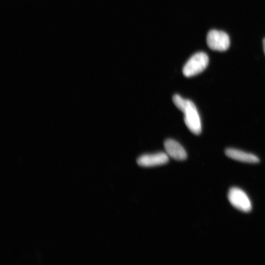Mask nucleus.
Segmentation results:
<instances>
[{
  "label": "nucleus",
  "mask_w": 265,
  "mask_h": 265,
  "mask_svg": "<svg viewBox=\"0 0 265 265\" xmlns=\"http://www.w3.org/2000/svg\"><path fill=\"white\" fill-rule=\"evenodd\" d=\"M207 43L212 50L224 51L230 46V38L228 34L223 31L211 30L208 33Z\"/></svg>",
  "instance_id": "20e7f679"
},
{
  "label": "nucleus",
  "mask_w": 265,
  "mask_h": 265,
  "mask_svg": "<svg viewBox=\"0 0 265 265\" xmlns=\"http://www.w3.org/2000/svg\"><path fill=\"white\" fill-rule=\"evenodd\" d=\"M228 198L231 205L240 211L248 212L252 209L249 198L244 191L238 187H233L230 189Z\"/></svg>",
  "instance_id": "7ed1b4c3"
},
{
  "label": "nucleus",
  "mask_w": 265,
  "mask_h": 265,
  "mask_svg": "<svg viewBox=\"0 0 265 265\" xmlns=\"http://www.w3.org/2000/svg\"><path fill=\"white\" fill-rule=\"evenodd\" d=\"M225 154L232 159L243 162L255 163L260 161L256 156L236 149H227L225 150Z\"/></svg>",
  "instance_id": "0eeeda50"
},
{
  "label": "nucleus",
  "mask_w": 265,
  "mask_h": 265,
  "mask_svg": "<svg viewBox=\"0 0 265 265\" xmlns=\"http://www.w3.org/2000/svg\"><path fill=\"white\" fill-rule=\"evenodd\" d=\"M166 153L171 158L177 160H185L187 154L183 147L177 141L172 139H167L164 143Z\"/></svg>",
  "instance_id": "423d86ee"
},
{
  "label": "nucleus",
  "mask_w": 265,
  "mask_h": 265,
  "mask_svg": "<svg viewBox=\"0 0 265 265\" xmlns=\"http://www.w3.org/2000/svg\"><path fill=\"white\" fill-rule=\"evenodd\" d=\"M169 160L166 153L159 152L152 154H145L137 159V164L143 167H152L164 164Z\"/></svg>",
  "instance_id": "39448f33"
},
{
  "label": "nucleus",
  "mask_w": 265,
  "mask_h": 265,
  "mask_svg": "<svg viewBox=\"0 0 265 265\" xmlns=\"http://www.w3.org/2000/svg\"><path fill=\"white\" fill-rule=\"evenodd\" d=\"M263 48H264V51L265 54V38L263 40Z\"/></svg>",
  "instance_id": "6e6552de"
},
{
  "label": "nucleus",
  "mask_w": 265,
  "mask_h": 265,
  "mask_svg": "<svg viewBox=\"0 0 265 265\" xmlns=\"http://www.w3.org/2000/svg\"><path fill=\"white\" fill-rule=\"evenodd\" d=\"M208 63L209 57L205 53H197L186 62L183 69V73L186 77L195 76L203 71Z\"/></svg>",
  "instance_id": "f03ea898"
},
{
  "label": "nucleus",
  "mask_w": 265,
  "mask_h": 265,
  "mask_svg": "<svg viewBox=\"0 0 265 265\" xmlns=\"http://www.w3.org/2000/svg\"><path fill=\"white\" fill-rule=\"evenodd\" d=\"M173 102L177 107L184 114V121L188 129L195 134L201 132L200 117L194 104L178 94L173 97Z\"/></svg>",
  "instance_id": "f257e3e1"
}]
</instances>
